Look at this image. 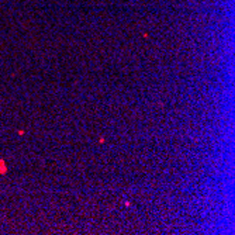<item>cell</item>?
<instances>
[{
  "instance_id": "cell-1",
  "label": "cell",
  "mask_w": 235,
  "mask_h": 235,
  "mask_svg": "<svg viewBox=\"0 0 235 235\" xmlns=\"http://www.w3.org/2000/svg\"><path fill=\"white\" fill-rule=\"evenodd\" d=\"M0 172L6 173V166H4V162L3 161H0Z\"/></svg>"
}]
</instances>
